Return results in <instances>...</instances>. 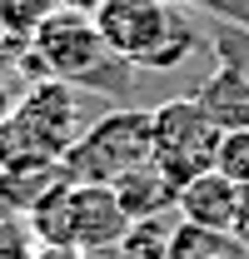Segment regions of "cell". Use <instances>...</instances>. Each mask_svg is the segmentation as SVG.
I'll return each mask as SVG.
<instances>
[{"instance_id":"obj_1","label":"cell","mask_w":249,"mask_h":259,"mask_svg":"<svg viewBox=\"0 0 249 259\" xmlns=\"http://www.w3.org/2000/svg\"><path fill=\"white\" fill-rule=\"evenodd\" d=\"M30 234L45 249H75V254H110L130 229L115 185H80L60 180L45 199L30 204Z\"/></svg>"},{"instance_id":"obj_2","label":"cell","mask_w":249,"mask_h":259,"mask_svg":"<svg viewBox=\"0 0 249 259\" xmlns=\"http://www.w3.org/2000/svg\"><path fill=\"white\" fill-rule=\"evenodd\" d=\"M95 25L105 45L135 70H180L199 45L194 20L175 0H105L95 10Z\"/></svg>"},{"instance_id":"obj_3","label":"cell","mask_w":249,"mask_h":259,"mask_svg":"<svg viewBox=\"0 0 249 259\" xmlns=\"http://www.w3.org/2000/svg\"><path fill=\"white\" fill-rule=\"evenodd\" d=\"M150 110H110L100 115L90 130H80V140L60 155L65 180H80V185H115L120 175L150 164Z\"/></svg>"},{"instance_id":"obj_4","label":"cell","mask_w":249,"mask_h":259,"mask_svg":"<svg viewBox=\"0 0 249 259\" xmlns=\"http://www.w3.org/2000/svg\"><path fill=\"white\" fill-rule=\"evenodd\" d=\"M150 120H155V130H150V140H155V145H150V164H155L175 190H185L189 180H199V175L215 169L224 130L210 120V110L194 95L155 105Z\"/></svg>"},{"instance_id":"obj_5","label":"cell","mask_w":249,"mask_h":259,"mask_svg":"<svg viewBox=\"0 0 249 259\" xmlns=\"http://www.w3.org/2000/svg\"><path fill=\"white\" fill-rule=\"evenodd\" d=\"M35 50H40V60L50 65L55 80L95 85V90H105L110 85V65H120V55L105 45V35L95 25V15L65 10V5L35 30Z\"/></svg>"},{"instance_id":"obj_6","label":"cell","mask_w":249,"mask_h":259,"mask_svg":"<svg viewBox=\"0 0 249 259\" xmlns=\"http://www.w3.org/2000/svg\"><path fill=\"white\" fill-rule=\"evenodd\" d=\"M15 125L30 135V145L45 160H60L65 150L80 140V90L70 80H35L25 85V95L15 100Z\"/></svg>"},{"instance_id":"obj_7","label":"cell","mask_w":249,"mask_h":259,"mask_svg":"<svg viewBox=\"0 0 249 259\" xmlns=\"http://www.w3.org/2000/svg\"><path fill=\"white\" fill-rule=\"evenodd\" d=\"M239 209H244V185H234L229 175H199V180H189L180 199H175V214L189 220V225L199 229H215V234H229L234 239V229H239Z\"/></svg>"},{"instance_id":"obj_8","label":"cell","mask_w":249,"mask_h":259,"mask_svg":"<svg viewBox=\"0 0 249 259\" xmlns=\"http://www.w3.org/2000/svg\"><path fill=\"white\" fill-rule=\"evenodd\" d=\"M199 105L210 110V120L219 130H244L249 125V70L239 65H219L215 75L199 85Z\"/></svg>"},{"instance_id":"obj_9","label":"cell","mask_w":249,"mask_h":259,"mask_svg":"<svg viewBox=\"0 0 249 259\" xmlns=\"http://www.w3.org/2000/svg\"><path fill=\"white\" fill-rule=\"evenodd\" d=\"M115 194H120L124 214H130V225L135 220H155V214H170L175 209V199H180V190L159 175L155 164H140V169H130V175H120L115 180Z\"/></svg>"},{"instance_id":"obj_10","label":"cell","mask_w":249,"mask_h":259,"mask_svg":"<svg viewBox=\"0 0 249 259\" xmlns=\"http://www.w3.org/2000/svg\"><path fill=\"white\" fill-rule=\"evenodd\" d=\"M175 225L170 214H155V220H135L124 229V239L115 244L120 259H175Z\"/></svg>"},{"instance_id":"obj_11","label":"cell","mask_w":249,"mask_h":259,"mask_svg":"<svg viewBox=\"0 0 249 259\" xmlns=\"http://www.w3.org/2000/svg\"><path fill=\"white\" fill-rule=\"evenodd\" d=\"M60 10V0H0V30L15 40H35V30Z\"/></svg>"},{"instance_id":"obj_12","label":"cell","mask_w":249,"mask_h":259,"mask_svg":"<svg viewBox=\"0 0 249 259\" xmlns=\"http://www.w3.org/2000/svg\"><path fill=\"white\" fill-rule=\"evenodd\" d=\"M215 169H219V175H229L234 185H244V190H249V125H244V130H224Z\"/></svg>"},{"instance_id":"obj_13","label":"cell","mask_w":249,"mask_h":259,"mask_svg":"<svg viewBox=\"0 0 249 259\" xmlns=\"http://www.w3.org/2000/svg\"><path fill=\"white\" fill-rule=\"evenodd\" d=\"M30 220L25 214H10V220H0V259H30Z\"/></svg>"},{"instance_id":"obj_14","label":"cell","mask_w":249,"mask_h":259,"mask_svg":"<svg viewBox=\"0 0 249 259\" xmlns=\"http://www.w3.org/2000/svg\"><path fill=\"white\" fill-rule=\"evenodd\" d=\"M15 100H20V95H10V80L0 75V125H5V120L15 115Z\"/></svg>"},{"instance_id":"obj_15","label":"cell","mask_w":249,"mask_h":259,"mask_svg":"<svg viewBox=\"0 0 249 259\" xmlns=\"http://www.w3.org/2000/svg\"><path fill=\"white\" fill-rule=\"evenodd\" d=\"M234 244L249 254V190H244V209H239V229H234Z\"/></svg>"},{"instance_id":"obj_16","label":"cell","mask_w":249,"mask_h":259,"mask_svg":"<svg viewBox=\"0 0 249 259\" xmlns=\"http://www.w3.org/2000/svg\"><path fill=\"white\" fill-rule=\"evenodd\" d=\"M10 214H20V209H15V194H10L5 175H0V220H10Z\"/></svg>"},{"instance_id":"obj_17","label":"cell","mask_w":249,"mask_h":259,"mask_svg":"<svg viewBox=\"0 0 249 259\" xmlns=\"http://www.w3.org/2000/svg\"><path fill=\"white\" fill-rule=\"evenodd\" d=\"M60 5H65V10H85V15H95L105 0H60Z\"/></svg>"},{"instance_id":"obj_18","label":"cell","mask_w":249,"mask_h":259,"mask_svg":"<svg viewBox=\"0 0 249 259\" xmlns=\"http://www.w3.org/2000/svg\"><path fill=\"white\" fill-rule=\"evenodd\" d=\"M244 254V249H239V244H234V249H224V254H215V259H239Z\"/></svg>"},{"instance_id":"obj_19","label":"cell","mask_w":249,"mask_h":259,"mask_svg":"<svg viewBox=\"0 0 249 259\" xmlns=\"http://www.w3.org/2000/svg\"><path fill=\"white\" fill-rule=\"evenodd\" d=\"M0 35H5V30H0Z\"/></svg>"}]
</instances>
